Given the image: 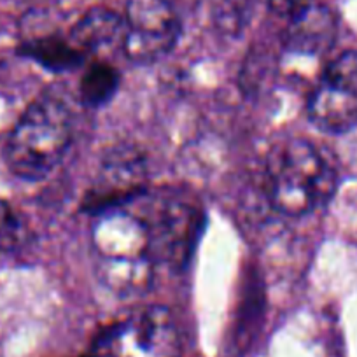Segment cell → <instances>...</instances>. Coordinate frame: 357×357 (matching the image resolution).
Masks as SVG:
<instances>
[{"label":"cell","instance_id":"1","mask_svg":"<svg viewBox=\"0 0 357 357\" xmlns=\"http://www.w3.org/2000/svg\"><path fill=\"white\" fill-rule=\"evenodd\" d=\"M266 195L279 214L303 218L328 204L338 175L310 140L289 137L270 149L264 165Z\"/></svg>","mask_w":357,"mask_h":357},{"label":"cell","instance_id":"2","mask_svg":"<svg viewBox=\"0 0 357 357\" xmlns=\"http://www.w3.org/2000/svg\"><path fill=\"white\" fill-rule=\"evenodd\" d=\"M74 139L72 112L61 98L40 95L22 112L2 149L15 177L39 183L63 161Z\"/></svg>","mask_w":357,"mask_h":357},{"label":"cell","instance_id":"3","mask_svg":"<svg viewBox=\"0 0 357 357\" xmlns=\"http://www.w3.org/2000/svg\"><path fill=\"white\" fill-rule=\"evenodd\" d=\"M126 207L146 222L154 263L167 264L175 272L191 263L207 225L200 205L178 193L146 191Z\"/></svg>","mask_w":357,"mask_h":357},{"label":"cell","instance_id":"4","mask_svg":"<svg viewBox=\"0 0 357 357\" xmlns=\"http://www.w3.org/2000/svg\"><path fill=\"white\" fill-rule=\"evenodd\" d=\"M307 118L333 135L357 126V51H345L326 65L308 95Z\"/></svg>","mask_w":357,"mask_h":357},{"label":"cell","instance_id":"5","mask_svg":"<svg viewBox=\"0 0 357 357\" xmlns=\"http://www.w3.org/2000/svg\"><path fill=\"white\" fill-rule=\"evenodd\" d=\"M121 50L135 65L167 56L181 39V18L168 0H128Z\"/></svg>","mask_w":357,"mask_h":357},{"label":"cell","instance_id":"6","mask_svg":"<svg viewBox=\"0 0 357 357\" xmlns=\"http://www.w3.org/2000/svg\"><path fill=\"white\" fill-rule=\"evenodd\" d=\"M149 167L139 147L119 144L104 154L93 184L86 191L82 211L91 215L126 207L147 191Z\"/></svg>","mask_w":357,"mask_h":357},{"label":"cell","instance_id":"7","mask_svg":"<svg viewBox=\"0 0 357 357\" xmlns=\"http://www.w3.org/2000/svg\"><path fill=\"white\" fill-rule=\"evenodd\" d=\"M104 357H177L178 329L163 307H149L107 329L100 338Z\"/></svg>","mask_w":357,"mask_h":357},{"label":"cell","instance_id":"8","mask_svg":"<svg viewBox=\"0 0 357 357\" xmlns=\"http://www.w3.org/2000/svg\"><path fill=\"white\" fill-rule=\"evenodd\" d=\"M95 259H137L151 256V236L146 222L130 207H118L95 215Z\"/></svg>","mask_w":357,"mask_h":357},{"label":"cell","instance_id":"9","mask_svg":"<svg viewBox=\"0 0 357 357\" xmlns=\"http://www.w3.org/2000/svg\"><path fill=\"white\" fill-rule=\"evenodd\" d=\"M284 54L291 58H317L328 53L336 39V18L326 6L314 4L287 20Z\"/></svg>","mask_w":357,"mask_h":357},{"label":"cell","instance_id":"10","mask_svg":"<svg viewBox=\"0 0 357 357\" xmlns=\"http://www.w3.org/2000/svg\"><path fill=\"white\" fill-rule=\"evenodd\" d=\"M156 266L153 257L95 259V275L114 296L139 298L153 287Z\"/></svg>","mask_w":357,"mask_h":357},{"label":"cell","instance_id":"11","mask_svg":"<svg viewBox=\"0 0 357 357\" xmlns=\"http://www.w3.org/2000/svg\"><path fill=\"white\" fill-rule=\"evenodd\" d=\"M125 33V18L107 8H93L86 11L70 29L68 40L86 56L91 53L121 46Z\"/></svg>","mask_w":357,"mask_h":357},{"label":"cell","instance_id":"12","mask_svg":"<svg viewBox=\"0 0 357 357\" xmlns=\"http://www.w3.org/2000/svg\"><path fill=\"white\" fill-rule=\"evenodd\" d=\"M16 54L40 68L53 74L72 72L81 67L86 60V54L81 53L68 37H60L56 33L39 36L26 39L16 47Z\"/></svg>","mask_w":357,"mask_h":357},{"label":"cell","instance_id":"13","mask_svg":"<svg viewBox=\"0 0 357 357\" xmlns=\"http://www.w3.org/2000/svg\"><path fill=\"white\" fill-rule=\"evenodd\" d=\"M121 86V74L107 61H93L84 68L79 81V98L88 109L107 105Z\"/></svg>","mask_w":357,"mask_h":357},{"label":"cell","instance_id":"14","mask_svg":"<svg viewBox=\"0 0 357 357\" xmlns=\"http://www.w3.org/2000/svg\"><path fill=\"white\" fill-rule=\"evenodd\" d=\"M257 0H212V23L225 37H240L252 22Z\"/></svg>","mask_w":357,"mask_h":357},{"label":"cell","instance_id":"15","mask_svg":"<svg viewBox=\"0 0 357 357\" xmlns=\"http://www.w3.org/2000/svg\"><path fill=\"white\" fill-rule=\"evenodd\" d=\"M29 240L25 219L8 200L0 198V252L11 254L22 250Z\"/></svg>","mask_w":357,"mask_h":357},{"label":"cell","instance_id":"16","mask_svg":"<svg viewBox=\"0 0 357 357\" xmlns=\"http://www.w3.org/2000/svg\"><path fill=\"white\" fill-rule=\"evenodd\" d=\"M314 2L315 0H268V4H270V9H272L273 15L286 20L293 18L298 13L305 11Z\"/></svg>","mask_w":357,"mask_h":357},{"label":"cell","instance_id":"17","mask_svg":"<svg viewBox=\"0 0 357 357\" xmlns=\"http://www.w3.org/2000/svg\"><path fill=\"white\" fill-rule=\"evenodd\" d=\"M91 357H104V356H102V354H100V356H91Z\"/></svg>","mask_w":357,"mask_h":357}]
</instances>
